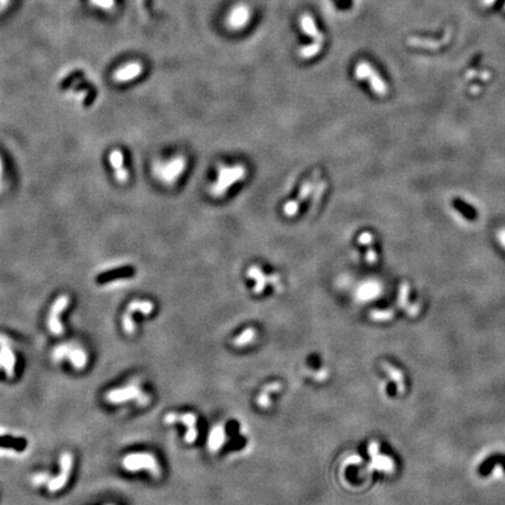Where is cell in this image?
Here are the masks:
<instances>
[{
	"instance_id": "obj_31",
	"label": "cell",
	"mask_w": 505,
	"mask_h": 505,
	"mask_svg": "<svg viewBox=\"0 0 505 505\" xmlns=\"http://www.w3.org/2000/svg\"><path fill=\"white\" fill-rule=\"evenodd\" d=\"M2 176H3V163L2 159H0V183H2Z\"/></svg>"
},
{
	"instance_id": "obj_18",
	"label": "cell",
	"mask_w": 505,
	"mask_h": 505,
	"mask_svg": "<svg viewBox=\"0 0 505 505\" xmlns=\"http://www.w3.org/2000/svg\"><path fill=\"white\" fill-rule=\"evenodd\" d=\"M225 438H226L225 429H223L221 426L214 427L208 437V448L211 452L213 453L218 452V450L223 446V444H225Z\"/></svg>"
},
{
	"instance_id": "obj_27",
	"label": "cell",
	"mask_w": 505,
	"mask_h": 505,
	"mask_svg": "<svg viewBox=\"0 0 505 505\" xmlns=\"http://www.w3.org/2000/svg\"><path fill=\"white\" fill-rule=\"evenodd\" d=\"M391 316V312L390 311H374V312H371V317L373 318V320H376V321H383V320H388Z\"/></svg>"
},
{
	"instance_id": "obj_12",
	"label": "cell",
	"mask_w": 505,
	"mask_h": 505,
	"mask_svg": "<svg viewBox=\"0 0 505 505\" xmlns=\"http://www.w3.org/2000/svg\"><path fill=\"white\" fill-rule=\"evenodd\" d=\"M250 20V10L247 5L240 4L235 6L227 18V24L232 30H241Z\"/></svg>"
},
{
	"instance_id": "obj_3",
	"label": "cell",
	"mask_w": 505,
	"mask_h": 505,
	"mask_svg": "<svg viewBox=\"0 0 505 505\" xmlns=\"http://www.w3.org/2000/svg\"><path fill=\"white\" fill-rule=\"evenodd\" d=\"M106 399L111 404H119L131 399H137L138 404L145 405L148 404L149 396H146L142 391L139 390L137 385H129V386L127 387L110 391L106 395Z\"/></svg>"
},
{
	"instance_id": "obj_7",
	"label": "cell",
	"mask_w": 505,
	"mask_h": 505,
	"mask_svg": "<svg viewBox=\"0 0 505 505\" xmlns=\"http://www.w3.org/2000/svg\"><path fill=\"white\" fill-rule=\"evenodd\" d=\"M165 424H175V422H181L186 426L187 432L185 435V441L187 444H193L198 436V430L196 428L197 416L193 413L183 414V415H178L176 413H169L165 415Z\"/></svg>"
},
{
	"instance_id": "obj_24",
	"label": "cell",
	"mask_w": 505,
	"mask_h": 505,
	"mask_svg": "<svg viewBox=\"0 0 505 505\" xmlns=\"http://www.w3.org/2000/svg\"><path fill=\"white\" fill-rule=\"evenodd\" d=\"M408 292H409L408 284L407 283L401 284V287H400V296H399V303H400V305H405L406 304V302H407V297H408Z\"/></svg>"
},
{
	"instance_id": "obj_30",
	"label": "cell",
	"mask_w": 505,
	"mask_h": 505,
	"mask_svg": "<svg viewBox=\"0 0 505 505\" xmlns=\"http://www.w3.org/2000/svg\"><path fill=\"white\" fill-rule=\"evenodd\" d=\"M498 240H499V242L502 243V246L505 247V230L500 232L499 235H498Z\"/></svg>"
},
{
	"instance_id": "obj_25",
	"label": "cell",
	"mask_w": 505,
	"mask_h": 505,
	"mask_svg": "<svg viewBox=\"0 0 505 505\" xmlns=\"http://www.w3.org/2000/svg\"><path fill=\"white\" fill-rule=\"evenodd\" d=\"M92 3L94 4V5H96L98 7H102V8H107V10L114 7V5H115V0H92Z\"/></svg>"
},
{
	"instance_id": "obj_13",
	"label": "cell",
	"mask_w": 505,
	"mask_h": 505,
	"mask_svg": "<svg viewBox=\"0 0 505 505\" xmlns=\"http://www.w3.org/2000/svg\"><path fill=\"white\" fill-rule=\"evenodd\" d=\"M247 276L251 280H255V285L254 289H252L255 293H262L268 283L276 284L280 281L277 275H271V276L264 275V272L261 270L258 266H252L248 269Z\"/></svg>"
},
{
	"instance_id": "obj_9",
	"label": "cell",
	"mask_w": 505,
	"mask_h": 505,
	"mask_svg": "<svg viewBox=\"0 0 505 505\" xmlns=\"http://www.w3.org/2000/svg\"><path fill=\"white\" fill-rule=\"evenodd\" d=\"M186 161L184 157H176L175 159L161 166L158 177L165 184H173L185 170Z\"/></svg>"
},
{
	"instance_id": "obj_29",
	"label": "cell",
	"mask_w": 505,
	"mask_h": 505,
	"mask_svg": "<svg viewBox=\"0 0 505 505\" xmlns=\"http://www.w3.org/2000/svg\"><path fill=\"white\" fill-rule=\"evenodd\" d=\"M366 261L370 264H374L376 262V252L374 249H372V248H370V249H368V251H367Z\"/></svg>"
},
{
	"instance_id": "obj_11",
	"label": "cell",
	"mask_w": 505,
	"mask_h": 505,
	"mask_svg": "<svg viewBox=\"0 0 505 505\" xmlns=\"http://www.w3.org/2000/svg\"><path fill=\"white\" fill-rule=\"evenodd\" d=\"M8 344H10V341L5 336H0V368L5 370L8 378H13L15 355Z\"/></svg>"
},
{
	"instance_id": "obj_23",
	"label": "cell",
	"mask_w": 505,
	"mask_h": 505,
	"mask_svg": "<svg viewBox=\"0 0 505 505\" xmlns=\"http://www.w3.org/2000/svg\"><path fill=\"white\" fill-rule=\"evenodd\" d=\"M131 271L130 269H119V270H115L111 272H107V274H103L98 277V281L100 282H107V281H111L116 279V277H123L127 275H130Z\"/></svg>"
},
{
	"instance_id": "obj_14",
	"label": "cell",
	"mask_w": 505,
	"mask_h": 505,
	"mask_svg": "<svg viewBox=\"0 0 505 505\" xmlns=\"http://www.w3.org/2000/svg\"><path fill=\"white\" fill-rule=\"evenodd\" d=\"M313 187H314V184L312 183V181H306V183L302 186L301 192L299 194V197H297V199L288 201L287 204L284 205L283 212L285 213L287 217H293V215L297 213V211H299V208H300L301 202H303L306 199V197H309V194L312 192Z\"/></svg>"
},
{
	"instance_id": "obj_6",
	"label": "cell",
	"mask_w": 505,
	"mask_h": 505,
	"mask_svg": "<svg viewBox=\"0 0 505 505\" xmlns=\"http://www.w3.org/2000/svg\"><path fill=\"white\" fill-rule=\"evenodd\" d=\"M53 357L55 360H61L62 358H68L73 366L77 370H82L87 365V353L80 347H73L72 345H60L57 346L53 352Z\"/></svg>"
},
{
	"instance_id": "obj_1",
	"label": "cell",
	"mask_w": 505,
	"mask_h": 505,
	"mask_svg": "<svg viewBox=\"0 0 505 505\" xmlns=\"http://www.w3.org/2000/svg\"><path fill=\"white\" fill-rule=\"evenodd\" d=\"M247 170L243 165H235V166H225L221 165L218 170L217 183L211 187V193L215 198H220L230 188L232 185L245 179Z\"/></svg>"
},
{
	"instance_id": "obj_8",
	"label": "cell",
	"mask_w": 505,
	"mask_h": 505,
	"mask_svg": "<svg viewBox=\"0 0 505 505\" xmlns=\"http://www.w3.org/2000/svg\"><path fill=\"white\" fill-rule=\"evenodd\" d=\"M69 304V297L67 295H61L52 305L51 312L48 316V328L51 332L59 336L64 332V326L60 322V314Z\"/></svg>"
},
{
	"instance_id": "obj_10",
	"label": "cell",
	"mask_w": 505,
	"mask_h": 505,
	"mask_svg": "<svg viewBox=\"0 0 505 505\" xmlns=\"http://www.w3.org/2000/svg\"><path fill=\"white\" fill-rule=\"evenodd\" d=\"M61 465V474L57 477L51 479L48 482V490L51 492H56L64 488L66 483L68 482L70 471H72L73 466V456L69 453H64L60 458Z\"/></svg>"
},
{
	"instance_id": "obj_2",
	"label": "cell",
	"mask_w": 505,
	"mask_h": 505,
	"mask_svg": "<svg viewBox=\"0 0 505 505\" xmlns=\"http://www.w3.org/2000/svg\"><path fill=\"white\" fill-rule=\"evenodd\" d=\"M123 466L129 471L146 470L156 477L160 475V467L156 457L148 453H136L127 455L123 459Z\"/></svg>"
},
{
	"instance_id": "obj_4",
	"label": "cell",
	"mask_w": 505,
	"mask_h": 505,
	"mask_svg": "<svg viewBox=\"0 0 505 505\" xmlns=\"http://www.w3.org/2000/svg\"><path fill=\"white\" fill-rule=\"evenodd\" d=\"M354 74L358 80L370 81L371 88L373 89L376 94L380 95V96H384V95L386 94L387 92L386 85H385V82L380 78L378 73L371 67L370 64H367V62H359L357 67H355Z\"/></svg>"
},
{
	"instance_id": "obj_26",
	"label": "cell",
	"mask_w": 505,
	"mask_h": 505,
	"mask_svg": "<svg viewBox=\"0 0 505 505\" xmlns=\"http://www.w3.org/2000/svg\"><path fill=\"white\" fill-rule=\"evenodd\" d=\"M358 241H359L360 245H363V246L371 245V242L373 241V237H372V234L368 233V232H364V233L360 234Z\"/></svg>"
},
{
	"instance_id": "obj_21",
	"label": "cell",
	"mask_w": 505,
	"mask_h": 505,
	"mask_svg": "<svg viewBox=\"0 0 505 505\" xmlns=\"http://www.w3.org/2000/svg\"><path fill=\"white\" fill-rule=\"evenodd\" d=\"M27 442L24 438H13V437H2L0 436V447H10L16 450H24L26 448Z\"/></svg>"
},
{
	"instance_id": "obj_5",
	"label": "cell",
	"mask_w": 505,
	"mask_h": 505,
	"mask_svg": "<svg viewBox=\"0 0 505 505\" xmlns=\"http://www.w3.org/2000/svg\"><path fill=\"white\" fill-rule=\"evenodd\" d=\"M153 309H155V305H153L152 302L149 301H132L131 303H129L127 308V312L123 314L122 317V324L123 329L128 334H132L135 332L136 326L134 323V318H132V313L134 312H140L143 314H150Z\"/></svg>"
},
{
	"instance_id": "obj_28",
	"label": "cell",
	"mask_w": 505,
	"mask_h": 505,
	"mask_svg": "<svg viewBox=\"0 0 505 505\" xmlns=\"http://www.w3.org/2000/svg\"><path fill=\"white\" fill-rule=\"evenodd\" d=\"M48 479H49V475L43 473V474H38V475L33 476L32 481L34 484H44V483H47Z\"/></svg>"
},
{
	"instance_id": "obj_20",
	"label": "cell",
	"mask_w": 505,
	"mask_h": 505,
	"mask_svg": "<svg viewBox=\"0 0 505 505\" xmlns=\"http://www.w3.org/2000/svg\"><path fill=\"white\" fill-rule=\"evenodd\" d=\"M256 337V331L252 328H248L241 334L234 339V345L237 346H245L247 344H250L251 342L255 341Z\"/></svg>"
},
{
	"instance_id": "obj_17",
	"label": "cell",
	"mask_w": 505,
	"mask_h": 505,
	"mask_svg": "<svg viewBox=\"0 0 505 505\" xmlns=\"http://www.w3.org/2000/svg\"><path fill=\"white\" fill-rule=\"evenodd\" d=\"M301 27L302 31H303L306 35L311 36V38L314 40V43L323 44L324 36H323L322 33L318 31V28L316 27V24H314V20L311 15L305 13L301 16Z\"/></svg>"
},
{
	"instance_id": "obj_15",
	"label": "cell",
	"mask_w": 505,
	"mask_h": 505,
	"mask_svg": "<svg viewBox=\"0 0 505 505\" xmlns=\"http://www.w3.org/2000/svg\"><path fill=\"white\" fill-rule=\"evenodd\" d=\"M123 160H124L123 153L119 150H113L110 152L109 161L111 166H113L115 170L116 180L121 184H125L129 178H128V171L124 169Z\"/></svg>"
},
{
	"instance_id": "obj_22",
	"label": "cell",
	"mask_w": 505,
	"mask_h": 505,
	"mask_svg": "<svg viewBox=\"0 0 505 505\" xmlns=\"http://www.w3.org/2000/svg\"><path fill=\"white\" fill-rule=\"evenodd\" d=\"M321 51H322V44L313 43L311 45H308V46L301 48L299 55L302 57V59H311V57L317 55Z\"/></svg>"
},
{
	"instance_id": "obj_19",
	"label": "cell",
	"mask_w": 505,
	"mask_h": 505,
	"mask_svg": "<svg viewBox=\"0 0 505 505\" xmlns=\"http://www.w3.org/2000/svg\"><path fill=\"white\" fill-rule=\"evenodd\" d=\"M279 390H281V385L279 383L270 384V385H268V386L264 387L263 392L261 393L260 396L258 398V405L260 406V407H262V408L269 407V406H270V399H269V393L276 392V391H279Z\"/></svg>"
},
{
	"instance_id": "obj_16",
	"label": "cell",
	"mask_w": 505,
	"mask_h": 505,
	"mask_svg": "<svg viewBox=\"0 0 505 505\" xmlns=\"http://www.w3.org/2000/svg\"><path fill=\"white\" fill-rule=\"evenodd\" d=\"M143 72V66L139 64V62H131V64H128L125 67L119 68L117 72L115 73L114 78L116 82H127L130 80H134L137 76H139Z\"/></svg>"
}]
</instances>
